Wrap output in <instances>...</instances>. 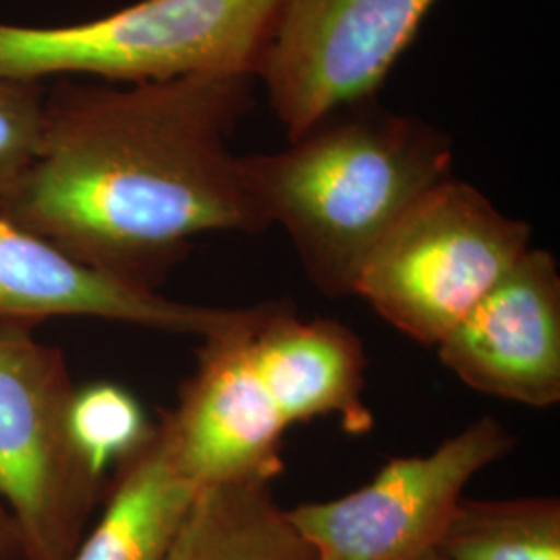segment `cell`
I'll use <instances>...</instances> for the list:
<instances>
[{
	"label": "cell",
	"instance_id": "5",
	"mask_svg": "<svg viewBox=\"0 0 560 560\" xmlns=\"http://www.w3.org/2000/svg\"><path fill=\"white\" fill-rule=\"evenodd\" d=\"M34 328L0 322V502L23 560H71L106 480L71 430L67 358Z\"/></svg>",
	"mask_w": 560,
	"mask_h": 560
},
{
	"label": "cell",
	"instance_id": "18",
	"mask_svg": "<svg viewBox=\"0 0 560 560\" xmlns=\"http://www.w3.org/2000/svg\"><path fill=\"white\" fill-rule=\"evenodd\" d=\"M418 560H442L441 555L436 552V550H432V552H428V555H423L421 559Z\"/></svg>",
	"mask_w": 560,
	"mask_h": 560
},
{
	"label": "cell",
	"instance_id": "4",
	"mask_svg": "<svg viewBox=\"0 0 560 560\" xmlns=\"http://www.w3.org/2000/svg\"><path fill=\"white\" fill-rule=\"evenodd\" d=\"M532 247V226L448 177L416 201L361 268L353 295L405 337L436 347Z\"/></svg>",
	"mask_w": 560,
	"mask_h": 560
},
{
	"label": "cell",
	"instance_id": "6",
	"mask_svg": "<svg viewBox=\"0 0 560 560\" xmlns=\"http://www.w3.org/2000/svg\"><path fill=\"white\" fill-rule=\"evenodd\" d=\"M439 0H280L256 80L289 141L376 98Z\"/></svg>",
	"mask_w": 560,
	"mask_h": 560
},
{
	"label": "cell",
	"instance_id": "3",
	"mask_svg": "<svg viewBox=\"0 0 560 560\" xmlns=\"http://www.w3.org/2000/svg\"><path fill=\"white\" fill-rule=\"evenodd\" d=\"M280 0H138L67 25L0 21V75L140 83L254 75Z\"/></svg>",
	"mask_w": 560,
	"mask_h": 560
},
{
	"label": "cell",
	"instance_id": "11",
	"mask_svg": "<svg viewBox=\"0 0 560 560\" xmlns=\"http://www.w3.org/2000/svg\"><path fill=\"white\" fill-rule=\"evenodd\" d=\"M252 360L287 425L337 418L351 436L374 430L365 405L368 358L360 337L332 318L303 320L287 303H264Z\"/></svg>",
	"mask_w": 560,
	"mask_h": 560
},
{
	"label": "cell",
	"instance_id": "8",
	"mask_svg": "<svg viewBox=\"0 0 560 560\" xmlns=\"http://www.w3.org/2000/svg\"><path fill=\"white\" fill-rule=\"evenodd\" d=\"M264 303L243 320L201 339L198 363L162 432L185 480L198 490L235 481H275L287 423L252 360L249 337Z\"/></svg>",
	"mask_w": 560,
	"mask_h": 560
},
{
	"label": "cell",
	"instance_id": "9",
	"mask_svg": "<svg viewBox=\"0 0 560 560\" xmlns=\"http://www.w3.org/2000/svg\"><path fill=\"white\" fill-rule=\"evenodd\" d=\"M469 388L536 409L560 400V272L529 247L434 347Z\"/></svg>",
	"mask_w": 560,
	"mask_h": 560
},
{
	"label": "cell",
	"instance_id": "12",
	"mask_svg": "<svg viewBox=\"0 0 560 560\" xmlns=\"http://www.w3.org/2000/svg\"><path fill=\"white\" fill-rule=\"evenodd\" d=\"M115 467L101 521L71 560H166L200 490L180 476L159 421L140 448Z\"/></svg>",
	"mask_w": 560,
	"mask_h": 560
},
{
	"label": "cell",
	"instance_id": "2",
	"mask_svg": "<svg viewBox=\"0 0 560 560\" xmlns=\"http://www.w3.org/2000/svg\"><path fill=\"white\" fill-rule=\"evenodd\" d=\"M243 162L266 221L289 235L312 287L347 298L384 235L453 177L455 148L436 125L370 98L340 108L289 148Z\"/></svg>",
	"mask_w": 560,
	"mask_h": 560
},
{
	"label": "cell",
	"instance_id": "14",
	"mask_svg": "<svg viewBox=\"0 0 560 560\" xmlns=\"http://www.w3.org/2000/svg\"><path fill=\"white\" fill-rule=\"evenodd\" d=\"M436 552L442 560H560V501L463 497Z\"/></svg>",
	"mask_w": 560,
	"mask_h": 560
},
{
	"label": "cell",
	"instance_id": "17",
	"mask_svg": "<svg viewBox=\"0 0 560 560\" xmlns=\"http://www.w3.org/2000/svg\"><path fill=\"white\" fill-rule=\"evenodd\" d=\"M0 560H23L15 523L2 502H0Z\"/></svg>",
	"mask_w": 560,
	"mask_h": 560
},
{
	"label": "cell",
	"instance_id": "10",
	"mask_svg": "<svg viewBox=\"0 0 560 560\" xmlns=\"http://www.w3.org/2000/svg\"><path fill=\"white\" fill-rule=\"evenodd\" d=\"M247 312L173 300L117 279L0 214V322L38 326L55 318H98L206 339Z\"/></svg>",
	"mask_w": 560,
	"mask_h": 560
},
{
	"label": "cell",
	"instance_id": "15",
	"mask_svg": "<svg viewBox=\"0 0 560 560\" xmlns=\"http://www.w3.org/2000/svg\"><path fill=\"white\" fill-rule=\"evenodd\" d=\"M140 400L113 382H92L78 388L71 400V430L83 455L104 474L138 451L152 434Z\"/></svg>",
	"mask_w": 560,
	"mask_h": 560
},
{
	"label": "cell",
	"instance_id": "13",
	"mask_svg": "<svg viewBox=\"0 0 560 560\" xmlns=\"http://www.w3.org/2000/svg\"><path fill=\"white\" fill-rule=\"evenodd\" d=\"M166 560H316V555L275 499L272 481H235L196 494Z\"/></svg>",
	"mask_w": 560,
	"mask_h": 560
},
{
	"label": "cell",
	"instance_id": "16",
	"mask_svg": "<svg viewBox=\"0 0 560 560\" xmlns=\"http://www.w3.org/2000/svg\"><path fill=\"white\" fill-rule=\"evenodd\" d=\"M46 83L0 75V206L38 150Z\"/></svg>",
	"mask_w": 560,
	"mask_h": 560
},
{
	"label": "cell",
	"instance_id": "7",
	"mask_svg": "<svg viewBox=\"0 0 560 560\" xmlns=\"http://www.w3.org/2000/svg\"><path fill=\"white\" fill-rule=\"evenodd\" d=\"M515 442L501 420L483 416L432 453L388 460L365 486L298 504L289 517L316 560H418L436 550L467 483Z\"/></svg>",
	"mask_w": 560,
	"mask_h": 560
},
{
	"label": "cell",
	"instance_id": "1",
	"mask_svg": "<svg viewBox=\"0 0 560 560\" xmlns=\"http://www.w3.org/2000/svg\"><path fill=\"white\" fill-rule=\"evenodd\" d=\"M254 75L46 83L38 150L0 214L67 256L156 289L208 233L270 229L231 138Z\"/></svg>",
	"mask_w": 560,
	"mask_h": 560
}]
</instances>
